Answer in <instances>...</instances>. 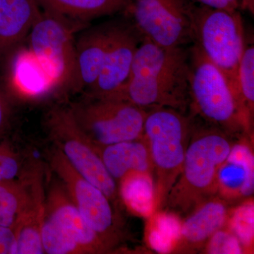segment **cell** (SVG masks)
I'll list each match as a JSON object with an SVG mask.
<instances>
[{"label": "cell", "mask_w": 254, "mask_h": 254, "mask_svg": "<svg viewBox=\"0 0 254 254\" xmlns=\"http://www.w3.org/2000/svg\"><path fill=\"white\" fill-rule=\"evenodd\" d=\"M190 50L165 48L143 38L126 86L115 97L145 110L170 108L185 113L190 107Z\"/></svg>", "instance_id": "obj_1"}, {"label": "cell", "mask_w": 254, "mask_h": 254, "mask_svg": "<svg viewBox=\"0 0 254 254\" xmlns=\"http://www.w3.org/2000/svg\"><path fill=\"white\" fill-rule=\"evenodd\" d=\"M230 135L218 127L195 128L193 124L182 171L163 207L169 212L189 214L218 192L219 170L230 155Z\"/></svg>", "instance_id": "obj_2"}, {"label": "cell", "mask_w": 254, "mask_h": 254, "mask_svg": "<svg viewBox=\"0 0 254 254\" xmlns=\"http://www.w3.org/2000/svg\"><path fill=\"white\" fill-rule=\"evenodd\" d=\"M190 61V107L194 113L230 136L250 131L252 120L225 73L195 45Z\"/></svg>", "instance_id": "obj_3"}, {"label": "cell", "mask_w": 254, "mask_h": 254, "mask_svg": "<svg viewBox=\"0 0 254 254\" xmlns=\"http://www.w3.org/2000/svg\"><path fill=\"white\" fill-rule=\"evenodd\" d=\"M193 124L185 113L173 108L147 110L143 137L153 163L157 206H163L181 173Z\"/></svg>", "instance_id": "obj_4"}, {"label": "cell", "mask_w": 254, "mask_h": 254, "mask_svg": "<svg viewBox=\"0 0 254 254\" xmlns=\"http://www.w3.org/2000/svg\"><path fill=\"white\" fill-rule=\"evenodd\" d=\"M68 108L78 128L95 148L143 137L147 110L123 98L85 94Z\"/></svg>", "instance_id": "obj_5"}, {"label": "cell", "mask_w": 254, "mask_h": 254, "mask_svg": "<svg viewBox=\"0 0 254 254\" xmlns=\"http://www.w3.org/2000/svg\"><path fill=\"white\" fill-rule=\"evenodd\" d=\"M193 36L195 46L225 73L237 94V68L247 43L238 11L195 4Z\"/></svg>", "instance_id": "obj_6"}, {"label": "cell", "mask_w": 254, "mask_h": 254, "mask_svg": "<svg viewBox=\"0 0 254 254\" xmlns=\"http://www.w3.org/2000/svg\"><path fill=\"white\" fill-rule=\"evenodd\" d=\"M190 0H125V18L141 36L165 48L185 47L193 41Z\"/></svg>", "instance_id": "obj_7"}, {"label": "cell", "mask_w": 254, "mask_h": 254, "mask_svg": "<svg viewBox=\"0 0 254 254\" xmlns=\"http://www.w3.org/2000/svg\"><path fill=\"white\" fill-rule=\"evenodd\" d=\"M47 158L50 168L63 184L82 216L113 252L121 242L123 235L111 200L78 174L54 145L47 150Z\"/></svg>", "instance_id": "obj_8"}, {"label": "cell", "mask_w": 254, "mask_h": 254, "mask_svg": "<svg viewBox=\"0 0 254 254\" xmlns=\"http://www.w3.org/2000/svg\"><path fill=\"white\" fill-rule=\"evenodd\" d=\"M48 136L71 167L83 178L101 190L112 203L119 197L116 181L91 142L75 123L68 108L55 107L47 114Z\"/></svg>", "instance_id": "obj_9"}, {"label": "cell", "mask_w": 254, "mask_h": 254, "mask_svg": "<svg viewBox=\"0 0 254 254\" xmlns=\"http://www.w3.org/2000/svg\"><path fill=\"white\" fill-rule=\"evenodd\" d=\"M72 28L61 18L44 12L30 31V50L55 88L79 90Z\"/></svg>", "instance_id": "obj_10"}, {"label": "cell", "mask_w": 254, "mask_h": 254, "mask_svg": "<svg viewBox=\"0 0 254 254\" xmlns=\"http://www.w3.org/2000/svg\"><path fill=\"white\" fill-rule=\"evenodd\" d=\"M143 39L127 19L113 22L103 67L96 83L86 95L116 96L126 86L136 50Z\"/></svg>", "instance_id": "obj_11"}, {"label": "cell", "mask_w": 254, "mask_h": 254, "mask_svg": "<svg viewBox=\"0 0 254 254\" xmlns=\"http://www.w3.org/2000/svg\"><path fill=\"white\" fill-rule=\"evenodd\" d=\"M45 216L50 218L83 254L110 253L103 240L88 225L61 182H54L46 195Z\"/></svg>", "instance_id": "obj_12"}, {"label": "cell", "mask_w": 254, "mask_h": 254, "mask_svg": "<svg viewBox=\"0 0 254 254\" xmlns=\"http://www.w3.org/2000/svg\"><path fill=\"white\" fill-rule=\"evenodd\" d=\"M43 175L41 163H33L29 200L14 230L17 254H45L41 237L46 203Z\"/></svg>", "instance_id": "obj_13"}, {"label": "cell", "mask_w": 254, "mask_h": 254, "mask_svg": "<svg viewBox=\"0 0 254 254\" xmlns=\"http://www.w3.org/2000/svg\"><path fill=\"white\" fill-rule=\"evenodd\" d=\"M113 22L87 28L75 42L78 88L88 93L98 80L103 67Z\"/></svg>", "instance_id": "obj_14"}, {"label": "cell", "mask_w": 254, "mask_h": 254, "mask_svg": "<svg viewBox=\"0 0 254 254\" xmlns=\"http://www.w3.org/2000/svg\"><path fill=\"white\" fill-rule=\"evenodd\" d=\"M41 14L36 0H0V60L29 34Z\"/></svg>", "instance_id": "obj_15"}, {"label": "cell", "mask_w": 254, "mask_h": 254, "mask_svg": "<svg viewBox=\"0 0 254 254\" xmlns=\"http://www.w3.org/2000/svg\"><path fill=\"white\" fill-rule=\"evenodd\" d=\"M95 149L117 184L130 173L153 175L149 148L143 137Z\"/></svg>", "instance_id": "obj_16"}, {"label": "cell", "mask_w": 254, "mask_h": 254, "mask_svg": "<svg viewBox=\"0 0 254 254\" xmlns=\"http://www.w3.org/2000/svg\"><path fill=\"white\" fill-rule=\"evenodd\" d=\"M254 159L245 143L233 145L230 155L219 170L218 190L227 198L253 194Z\"/></svg>", "instance_id": "obj_17"}, {"label": "cell", "mask_w": 254, "mask_h": 254, "mask_svg": "<svg viewBox=\"0 0 254 254\" xmlns=\"http://www.w3.org/2000/svg\"><path fill=\"white\" fill-rule=\"evenodd\" d=\"M227 218V207L223 200L213 197L206 200L192 211L182 224L177 246L180 245L181 248L184 246L187 248L199 247L224 226Z\"/></svg>", "instance_id": "obj_18"}, {"label": "cell", "mask_w": 254, "mask_h": 254, "mask_svg": "<svg viewBox=\"0 0 254 254\" xmlns=\"http://www.w3.org/2000/svg\"><path fill=\"white\" fill-rule=\"evenodd\" d=\"M44 12L71 23L87 22L93 18L123 11L125 0H36Z\"/></svg>", "instance_id": "obj_19"}, {"label": "cell", "mask_w": 254, "mask_h": 254, "mask_svg": "<svg viewBox=\"0 0 254 254\" xmlns=\"http://www.w3.org/2000/svg\"><path fill=\"white\" fill-rule=\"evenodd\" d=\"M11 74L15 89L24 98H39L55 89L49 76L30 50L16 55Z\"/></svg>", "instance_id": "obj_20"}, {"label": "cell", "mask_w": 254, "mask_h": 254, "mask_svg": "<svg viewBox=\"0 0 254 254\" xmlns=\"http://www.w3.org/2000/svg\"><path fill=\"white\" fill-rule=\"evenodd\" d=\"M153 176L147 173H130L118 184L119 195L124 203L141 216H150L157 206Z\"/></svg>", "instance_id": "obj_21"}, {"label": "cell", "mask_w": 254, "mask_h": 254, "mask_svg": "<svg viewBox=\"0 0 254 254\" xmlns=\"http://www.w3.org/2000/svg\"><path fill=\"white\" fill-rule=\"evenodd\" d=\"M31 165L18 181L0 182V225L14 230L31 193Z\"/></svg>", "instance_id": "obj_22"}, {"label": "cell", "mask_w": 254, "mask_h": 254, "mask_svg": "<svg viewBox=\"0 0 254 254\" xmlns=\"http://www.w3.org/2000/svg\"><path fill=\"white\" fill-rule=\"evenodd\" d=\"M182 223L177 214L160 212L153 217L148 230L150 247L159 253H169L175 250L181 234Z\"/></svg>", "instance_id": "obj_23"}, {"label": "cell", "mask_w": 254, "mask_h": 254, "mask_svg": "<svg viewBox=\"0 0 254 254\" xmlns=\"http://www.w3.org/2000/svg\"><path fill=\"white\" fill-rule=\"evenodd\" d=\"M237 91L242 106L253 121L254 110V46L246 43L237 73Z\"/></svg>", "instance_id": "obj_24"}, {"label": "cell", "mask_w": 254, "mask_h": 254, "mask_svg": "<svg viewBox=\"0 0 254 254\" xmlns=\"http://www.w3.org/2000/svg\"><path fill=\"white\" fill-rule=\"evenodd\" d=\"M229 225L230 231L238 239L243 249H250L254 237L253 202H247L235 209Z\"/></svg>", "instance_id": "obj_25"}, {"label": "cell", "mask_w": 254, "mask_h": 254, "mask_svg": "<svg viewBox=\"0 0 254 254\" xmlns=\"http://www.w3.org/2000/svg\"><path fill=\"white\" fill-rule=\"evenodd\" d=\"M207 252L212 254H240L243 253V247L233 234L221 229L209 239Z\"/></svg>", "instance_id": "obj_26"}, {"label": "cell", "mask_w": 254, "mask_h": 254, "mask_svg": "<svg viewBox=\"0 0 254 254\" xmlns=\"http://www.w3.org/2000/svg\"><path fill=\"white\" fill-rule=\"evenodd\" d=\"M25 170L22 171L18 157L0 150V182L13 181L16 177H21Z\"/></svg>", "instance_id": "obj_27"}, {"label": "cell", "mask_w": 254, "mask_h": 254, "mask_svg": "<svg viewBox=\"0 0 254 254\" xmlns=\"http://www.w3.org/2000/svg\"><path fill=\"white\" fill-rule=\"evenodd\" d=\"M0 254H17V243L14 230L0 225Z\"/></svg>", "instance_id": "obj_28"}, {"label": "cell", "mask_w": 254, "mask_h": 254, "mask_svg": "<svg viewBox=\"0 0 254 254\" xmlns=\"http://www.w3.org/2000/svg\"><path fill=\"white\" fill-rule=\"evenodd\" d=\"M192 2H198L200 5L215 8L235 11L239 7V0H190Z\"/></svg>", "instance_id": "obj_29"}, {"label": "cell", "mask_w": 254, "mask_h": 254, "mask_svg": "<svg viewBox=\"0 0 254 254\" xmlns=\"http://www.w3.org/2000/svg\"><path fill=\"white\" fill-rule=\"evenodd\" d=\"M7 105L1 92H0V129L2 128L7 119Z\"/></svg>", "instance_id": "obj_30"}, {"label": "cell", "mask_w": 254, "mask_h": 254, "mask_svg": "<svg viewBox=\"0 0 254 254\" xmlns=\"http://www.w3.org/2000/svg\"><path fill=\"white\" fill-rule=\"evenodd\" d=\"M239 6L242 10L250 11L251 14H254V0H240Z\"/></svg>", "instance_id": "obj_31"}]
</instances>
